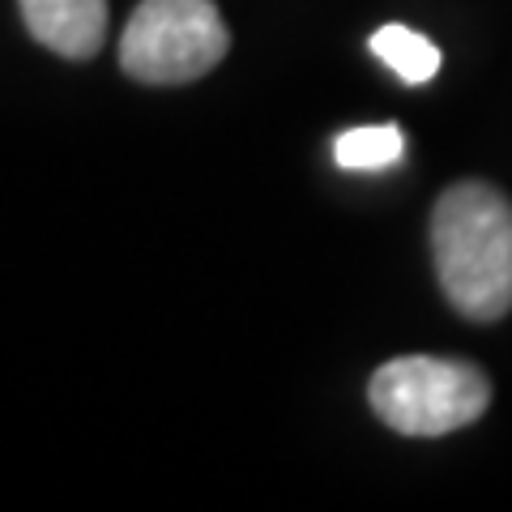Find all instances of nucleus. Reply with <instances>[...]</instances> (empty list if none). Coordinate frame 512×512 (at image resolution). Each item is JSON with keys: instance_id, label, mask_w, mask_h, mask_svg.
I'll use <instances>...</instances> for the list:
<instances>
[{"instance_id": "nucleus-1", "label": "nucleus", "mask_w": 512, "mask_h": 512, "mask_svg": "<svg viewBox=\"0 0 512 512\" xmlns=\"http://www.w3.org/2000/svg\"><path fill=\"white\" fill-rule=\"evenodd\" d=\"M431 256L448 303L470 320L512 308V201L483 180L444 188L431 210Z\"/></svg>"}, {"instance_id": "nucleus-2", "label": "nucleus", "mask_w": 512, "mask_h": 512, "mask_svg": "<svg viewBox=\"0 0 512 512\" xmlns=\"http://www.w3.org/2000/svg\"><path fill=\"white\" fill-rule=\"evenodd\" d=\"M367 402L384 427L402 436H448L487 414L491 380L466 359L402 355L376 367Z\"/></svg>"}, {"instance_id": "nucleus-3", "label": "nucleus", "mask_w": 512, "mask_h": 512, "mask_svg": "<svg viewBox=\"0 0 512 512\" xmlns=\"http://www.w3.org/2000/svg\"><path fill=\"white\" fill-rule=\"evenodd\" d=\"M227 47L214 0H141L120 39V69L146 86H180L222 64Z\"/></svg>"}, {"instance_id": "nucleus-4", "label": "nucleus", "mask_w": 512, "mask_h": 512, "mask_svg": "<svg viewBox=\"0 0 512 512\" xmlns=\"http://www.w3.org/2000/svg\"><path fill=\"white\" fill-rule=\"evenodd\" d=\"M22 22L47 52L90 60L107 39V0H18Z\"/></svg>"}, {"instance_id": "nucleus-5", "label": "nucleus", "mask_w": 512, "mask_h": 512, "mask_svg": "<svg viewBox=\"0 0 512 512\" xmlns=\"http://www.w3.org/2000/svg\"><path fill=\"white\" fill-rule=\"evenodd\" d=\"M372 52L384 64H389V69L402 77V82H410V86L431 82L436 69H440V47L431 43V39H423L419 30L397 26V22L376 30V35H372Z\"/></svg>"}, {"instance_id": "nucleus-6", "label": "nucleus", "mask_w": 512, "mask_h": 512, "mask_svg": "<svg viewBox=\"0 0 512 512\" xmlns=\"http://www.w3.org/2000/svg\"><path fill=\"white\" fill-rule=\"evenodd\" d=\"M406 137L397 124H363V128H346L333 141V158L346 171H384L393 163H402Z\"/></svg>"}]
</instances>
